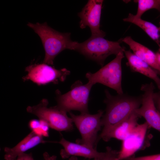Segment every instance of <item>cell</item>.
<instances>
[{"instance_id":"4fadbf2b","label":"cell","mask_w":160,"mask_h":160,"mask_svg":"<svg viewBox=\"0 0 160 160\" xmlns=\"http://www.w3.org/2000/svg\"><path fill=\"white\" fill-rule=\"evenodd\" d=\"M43 136L39 135L32 131L25 137L13 148L6 147L4 149L5 160H15L21 154L38 144L44 143Z\"/></svg>"},{"instance_id":"4316f807","label":"cell","mask_w":160,"mask_h":160,"mask_svg":"<svg viewBox=\"0 0 160 160\" xmlns=\"http://www.w3.org/2000/svg\"><path fill=\"white\" fill-rule=\"evenodd\" d=\"M159 23H160V22H159ZM159 31H160V26H159Z\"/></svg>"},{"instance_id":"ac0fdd59","label":"cell","mask_w":160,"mask_h":160,"mask_svg":"<svg viewBox=\"0 0 160 160\" xmlns=\"http://www.w3.org/2000/svg\"><path fill=\"white\" fill-rule=\"evenodd\" d=\"M134 1L137 3L138 7L135 16L141 18L145 12L151 9H156L160 12V0H137Z\"/></svg>"},{"instance_id":"e0dca14e","label":"cell","mask_w":160,"mask_h":160,"mask_svg":"<svg viewBox=\"0 0 160 160\" xmlns=\"http://www.w3.org/2000/svg\"><path fill=\"white\" fill-rule=\"evenodd\" d=\"M123 20L132 23L141 28L159 46L160 45V31L159 27L151 22L137 18L131 13L127 17L123 19Z\"/></svg>"},{"instance_id":"ba28073f","label":"cell","mask_w":160,"mask_h":160,"mask_svg":"<svg viewBox=\"0 0 160 160\" xmlns=\"http://www.w3.org/2000/svg\"><path fill=\"white\" fill-rule=\"evenodd\" d=\"M25 71L27 74L23 78V80H31L39 85L50 83L57 84L59 81H64L70 73L65 68L57 69L43 63L30 65L25 68Z\"/></svg>"},{"instance_id":"7a4b0ae2","label":"cell","mask_w":160,"mask_h":160,"mask_svg":"<svg viewBox=\"0 0 160 160\" xmlns=\"http://www.w3.org/2000/svg\"><path fill=\"white\" fill-rule=\"evenodd\" d=\"M27 25L41 39L45 52L43 63L53 65L54 59L62 51L66 49L75 50L78 42L71 40L70 33L58 32L48 26L46 22H29Z\"/></svg>"},{"instance_id":"8fae6325","label":"cell","mask_w":160,"mask_h":160,"mask_svg":"<svg viewBox=\"0 0 160 160\" xmlns=\"http://www.w3.org/2000/svg\"><path fill=\"white\" fill-rule=\"evenodd\" d=\"M149 128L146 122L138 124L132 132L122 141L118 156L119 160L133 156L136 152L143 148L146 142L148 130Z\"/></svg>"},{"instance_id":"9c48e42d","label":"cell","mask_w":160,"mask_h":160,"mask_svg":"<svg viewBox=\"0 0 160 160\" xmlns=\"http://www.w3.org/2000/svg\"><path fill=\"white\" fill-rule=\"evenodd\" d=\"M155 89L152 82L142 85L140 90L143 91L140 107L135 112L141 118L143 117L149 126L160 132V113L153 101V95Z\"/></svg>"},{"instance_id":"52a82bcc","label":"cell","mask_w":160,"mask_h":160,"mask_svg":"<svg viewBox=\"0 0 160 160\" xmlns=\"http://www.w3.org/2000/svg\"><path fill=\"white\" fill-rule=\"evenodd\" d=\"M124 57V52H120L114 59L96 72L87 73L86 77L88 82L93 85L100 83L115 90L118 94H123L121 61Z\"/></svg>"},{"instance_id":"8992f818","label":"cell","mask_w":160,"mask_h":160,"mask_svg":"<svg viewBox=\"0 0 160 160\" xmlns=\"http://www.w3.org/2000/svg\"><path fill=\"white\" fill-rule=\"evenodd\" d=\"M48 104L47 100L44 99L36 105L28 106L27 111L44 121L49 127L56 130L68 132L73 130V120L68 116L67 113L57 106L48 108Z\"/></svg>"},{"instance_id":"cb8c5ba5","label":"cell","mask_w":160,"mask_h":160,"mask_svg":"<svg viewBox=\"0 0 160 160\" xmlns=\"http://www.w3.org/2000/svg\"><path fill=\"white\" fill-rule=\"evenodd\" d=\"M44 160H56L57 156L55 155L50 156L48 153L46 152L43 154Z\"/></svg>"},{"instance_id":"7c38bea8","label":"cell","mask_w":160,"mask_h":160,"mask_svg":"<svg viewBox=\"0 0 160 160\" xmlns=\"http://www.w3.org/2000/svg\"><path fill=\"white\" fill-rule=\"evenodd\" d=\"M57 143L62 145L63 148L61 150L60 155L63 159L71 156H80L89 159L101 156L104 152H99L97 149L85 145L74 143L62 137Z\"/></svg>"},{"instance_id":"d6986e66","label":"cell","mask_w":160,"mask_h":160,"mask_svg":"<svg viewBox=\"0 0 160 160\" xmlns=\"http://www.w3.org/2000/svg\"><path fill=\"white\" fill-rule=\"evenodd\" d=\"M119 151L113 150L109 147L106 148V150L104 154L99 157L94 159V160H119Z\"/></svg>"},{"instance_id":"5bb4252c","label":"cell","mask_w":160,"mask_h":160,"mask_svg":"<svg viewBox=\"0 0 160 160\" xmlns=\"http://www.w3.org/2000/svg\"><path fill=\"white\" fill-rule=\"evenodd\" d=\"M121 40L127 44L134 54L149 65L160 76V65L157 61L155 53L134 40L131 36H126Z\"/></svg>"},{"instance_id":"2e32d148","label":"cell","mask_w":160,"mask_h":160,"mask_svg":"<svg viewBox=\"0 0 160 160\" xmlns=\"http://www.w3.org/2000/svg\"><path fill=\"white\" fill-rule=\"evenodd\" d=\"M140 116L135 112L114 127L102 139L108 142L112 138L123 140L133 131L138 124Z\"/></svg>"},{"instance_id":"3957f363","label":"cell","mask_w":160,"mask_h":160,"mask_svg":"<svg viewBox=\"0 0 160 160\" xmlns=\"http://www.w3.org/2000/svg\"><path fill=\"white\" fill-rule=\"evenodd\" d=\"M120 41H110L103 37H90L82 43L78 42L75 50L102 66L108 56L112 55H116L125 50L120 45Z\"/></svg>"},{"instance_id":"603a6c76","label":"cell","mask_w":160,"mask_h":160,"mask_svg":"<svg viewBox=\"0 0 160 160\" xmlns=\"http://www.w3.org/2000/svg\"><path fill=\"white\" fill-rule=\"evenodd\" d=\"M40 125V121L36 120H32L30 121L29 123V127L32 130L39 127Z\"/></svg>"},{"instance_id":"7402d4cb","label":"cell","mask_w":160,"mask_h":160,"mask_svg":"<svg viewBox=\"0 0 160 160\" xmlns=\"http://www.w3.org/2000/svg\"><path fill=\"white\" fill-rule=\"evenodd\" d=\"M15 160H34L31 153H23L19 155Z\"/></svg>"},{"instance_id":"44dd1931","label":"cell","mask_w":160,"mask_h":160,"mask_svg":"<svg viewBox=\"0 0 160 160\" xmlns=\"http://www.w3.org/2000/svg\"><path fill=\"white\" fill-rule=\"evenodd\" d=\"M153 99L156 109L160 113V90L157 92H154Z\"/></svg>"},{"instance_id":"9a60e30c","label":"cell","mask_w":160,"mask_h":160,"mask_svg":"<svg viewBox=\"0 0 160 160\" xmlns=\"http://www.w3.org/2000/svg\"><path fill=\"white\" fill-rule=\"evenodd\" d=\"M124 53L127 62V65L133 72L140 73L153 80L160 90V78L155 71L130 50H125Z\"/></svg>"},{"instance_id":"277c9868","label":"cell","mask_w":160,"mask_h":160,"mask_svg":"<svg viewBox=\"0 0 160 160\" xmlns=\"http://www.w3.org/2000/svg\"><path fill=\"white\" fill-rule=\"evenodd\" d=\"M93 85L88 82L83 84L80 80L75 81L71 90L62 94L56 91V105L60 109L67 113L72 110L80 111L81 113H89L88 103L89 93Z\"/></svg>"},{"instance_id":"ffe728a7","label":"cell","mask_w":160,"mask_h":160,"mask_svg":"<svg viewBox=\"0 0 160 160\" xmlns=\"http://www.w3.org/2000/svg\"><path fill=\"white\" fill-rule=\"evenodd\" d=\"M123 160H160V153L137 157L133 156Z\"/></svg>"},{"instance_id":"30bf717a","label":"cell","mask_w":160,"mask_h":160,"mask_svg":"<svg viewBox=\"0 0 160 160\" xmlns=\"http://www.w3.org/2000/svg\"><path fill=\"white\" fill-rule=\"evenodd\" d=\"M103 2L102 0H88L82 10L78 13L81 19L80 28L84 29L88 26L91 30L92 37H104L105 35V33L100 29Z\"/></svg>"},{"instance_id":"d4e9b609","label":"cell","mask_w":160,"mask_h":160,"mask_svg":"<svg viewBox=\"0 0 160 160\" xmlns=\"http://www.w3.org/2000/svg\"><path fill=\"white\" fill-rule=\"evenodd\" d=\"M157 61L160 65V47H159L158 50L155 53Z\"/></svg>"},{"instance_id":"6da1fadb","label":"cell","mask_w":160,"mask_h":160,"mask_svg":"<svg viewBox=\"0 0 160 160\" xmlns=\"http://www.w3.org/2000/svg\"><path fill=\"white\" fill-rule=\"evenodd\" d=\"M105 93L104 102L106 108L101 119L103 128L99 135L100 140L139 108L142 101V95L132 96L124 93L113 95L107 89Z\"/></svg>"},{"instance_id":"5b68a950","label":"cell","mask_w":160,"mask_h":160,"mask_svg":"<svg viewBox=\"0 0 160 160\" xmlns=\"http://www.w3.org/2000/svg\"><path fill=\"white\" fill-rule=\"evenodd\" d=\"M69 113L81 137L76 140V143L96 149L100 140L98 133L102 127L101 119L104 111L100 110L95 114L84 113L78 115Z\"/></svg>"},{"instance_id":"484cf974","label":"cell","mask_w":160,"mask_h":160,"mask_svg":"<svg viewBox=\"0 0 160 160\" xmlns=\"http://www.w3.org/2000/svg\"><path fill=\"white\" fill-rule=\"evenodd\" d=\"M69 160H79L77 158L76 156H71L70 157L69 159ZM88 160H90V159H88Z\"/></svg>"}]
</instances>
